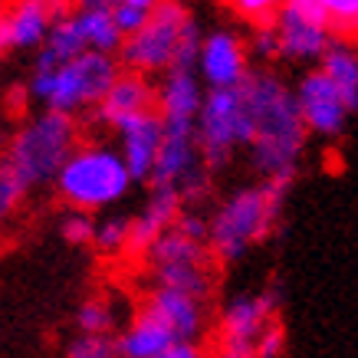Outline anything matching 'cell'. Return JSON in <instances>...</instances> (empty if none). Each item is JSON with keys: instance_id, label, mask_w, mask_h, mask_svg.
<instances>
[{"instance_id": "cell-1", "label": "cell", "mask_w": 358, "mask_h": 358, "mask_svg": "<svg viewBox=\"0 0 358 358\" xmlns=\"http://www.w3.org/2000/svg\"><path fill=\"white\" fill-rule=\"evenodd\" d=\"M240 92L250 122L247 158L257 181H293L309 141V129L296 102V86L280 73L257 66Z\"/></svg>"}, {"instance_id": "cell-2", "label": "cell", "mask_w": 358, "mask_h": 358, "mask_svg": "<svg viewBox=\"0 0 358 358\" xmlns=\"http://www.w3.org/2000/svg\"><path fill=\"white\" fill-rule=\"evenodd\" d=\"M79 125L59 112H36L13 129L0 158V214H17L36 187L56 185V178L79 148Z\"/></svg>"}, {"instance_id": "cell-3", "label": "cell", "mask_w": 358, "mask_h": 358, "mask_svg": "<svg viewBox=\"0 0 358 358\" xmlns=\"http://www.w3.org/2000/svg\"><path fill=\"white\" fill-rule=\"evenodd\" d=\"M293 181H253L230 191L207 214V247L217 263H237L280 224Z\"/></svg>"}, {"instance_id": "cell-4", "label": "cell", "mask_w": 358, "mask_h": 358, "mask_svg": "<svg viewBox=\"0 0 358 358\" xmlns=\"http://www.w3.org/2000/svg\"><path fill=\"white\" fill-rule=\"evenodd\" d=\"M201 40H204V33L185 0H162L152 20L138 33L125 36L119 50V63L129 73L162 79L171 69H185V66L194 69Z\"/></svg>"}, {"instance_id": "cell-5", "label": "cell", "mask_w": 358, "mask_h": 358, "mask_svg": "<svg viewBox=\"0 0 358 358\" xmlns=\"http://www.w3.org/2000/svg\"><path fill=\"white\" fill-rule=\"evenodd\" d=\"M131 185H135V178L115 145L79 141V148L69 155V162L63 164V171L56 178L53 191L69 210L99 214V210H109L119 201H125Z\"/></svg>"}, {"instance_id": "cell-6", "label": "cell", "mask_w": 358, "mask_h": 358, "mask_svg": "<svg viewBox=\"0 0 358 358\" xmlns=\"http://www.w3.org/2000/svg\"><path fill=\"white\" fill-rule=\"evenodd\" d=\"M119 76V56L83 53L79 59L59 66V69H30L23 86L30 92L33 106H40L43 112H59V115L76 119L83 112L92 115Z\"/></svg>"}, {"instance_id": "cell-7", "label": "cell", "mask_w": 358, "mask_h": 358, "mask_svg": "<svg viewBox=\"0 0 358 358\" xmlns=\"http://www.w3.org/2000/svg\"><path fill=\"white\" fill-rule=\"evenodd\" d=\"M210 247H207V214L185 210L181 220L145 253L152 286H171L210 299Z\"/></svg>"}, {"instance_id": "cell-8", "label": "cell", "mask_w": 358, "mask_h": 358, "mask_svg": "<svg viewBox=\"0 0 358 358\" xmlns=\"http://www.w3.org/2000/svg\"><path fill=\"white\" fill-rule=\"evenodd\" d=\"M276 286L230 296L217 319L210 358H257V342L276 322Z\"/></svg>"}, {"instance_id": "cell-9", "label": "cell", "mask_w": 358, "mask_h": 358, "mask_svg": "<svg viewBox=\"0 0 358 358\" xmlns=\"http://www.w3.org/2000/svg\"><path fill=\"white\" fill-rule=\"evenodd\" d=\"M250 145V122L243 92L224 89V92H207L201 115H197V148L204 158L207 171L214 174L234 162V155Z\"/></svg>"}, {"instance_id": "cell-10", "label": "cell", "mask_w": 358, "mask_h": 358, "mask_svg": "<svg viewBox=\"0 0 358 358\" xmlns=\"http://www.w3.org/2000/svg\"><path fill=\"white\" fill-rule=\"evenodd\" d=\"M276 40H280V63L293 66H319L329 46L338 36L326 17L322 0H286L273 20Z\"/></svg>"}, {"instance_id": "cell-11", "label": "cell", "mask_w": 358, "mask_h": 358, "mask_svg": "<svg viewBox=\"0 0 358 358\" xmlns=\"http://www.w3.org/2000/svg\"><path fill=\"white\" fill-rule=\"evenodd\" d=\"M197 76L207 92H224L240 89L253 73V56L250 43L230 27H214L204 33L201 50H197Z\"/></svg>"}, {"instance_id": "cell-12", "label": "cell", "mask_w": 358, "mask_h": 358, "mask_svg": "<svg viewBox=\"0 0 358 358\" xmlns=\"http://www.w3.org/2000/svg\"><path fill=\"white\" fill-rule=\"evenodd\" d=\"M296 86V102H299V112H303V122L309 135L315 138H338L348 125V115H352V106L345 102V96L336 89V83L319 69H306L303 76L293 83Z\"/></svg>"}, {"instance_id": "cell-13", "label": "cell", "mask_w": 358, "mask_h": 358, "mask_svg": "<svg viewBox=\"0 0 358 358\" xmlns=\"http://www.w3.org/2000/svg\"><path fill=\"white\" fill-rule=\"evenodd\" d=\"M63 10L53 0H3L0 7V50L7 56L40 53Z\"/></svg>"}, {"instance_id": "cell-14", "label": "cell", "mask_w": 358, "mask_h": 358, "mask_svg": "<svg viewBox=\"0 0 358 358\" xmlns=\"http://www.w3.org/2000/svg\"><path fill=\"white\" fill-rule=\"evenodd\" d=\"M210 299L185 289H171V286H152L148 296L141 299L138 309L155 315L178 342H197L207 329V309Z\"/></svg>"}, {"instance_id": "cell-15", "label": "cell", "mask_w": 358, "mask_h": 358, "mask_svg": "<svg viewBox=\"0 0 358 358\" xmlns=\"http://www.w3.org/2000/svg\"><path fill=\"white\" fill-rule=\"evenodd\" d=\"M115 148L122 152L125 164H129L135 185H152V174L158 168V155H162L164 145V119L155 112H145V115H135L125 125L115 129Z\"/></svg>"}, {"instance_id": "cell-16", "label": "cell", "mask_w": 358, "mask_h": 358, "mask_svg": "<svg viewBox=\"0 0 358 358\" xmlns=\"http://www.w3.org/2000/svg\"><path fill=\"white\" fill-rule=\"evenodd\" d=\"M155 109H158V83L148 76L122 69V76L112 83L106 99L96 106L92 119H96L99 129H109L115 135L119 125H125L135 115H145V112H155Z\"/></svg>"}, {"instance_id": "cell-17", "label": "cell", "mask_w": 358, "mask_h": 358, "mask_svg": "<svg viewBox=\"0 0 358 358\" xmlns=\"http://www.w3.org/2000/svg\"><path fill=\"white\" fill-rule=\"evenodd\" d=\"M185 214V201L178 191L168 187H148V201L141 204V210L131 217V243H129V257H141L168 234V230L181 220Z\"/></svg>"}, {"instance_id": "cell-18", "label": "cell", "mask_w": 358, "mask_h": 358, "mask_svg": "<svg viewBox=\"0 0 358 358\" xmlns=\"http://www.w3.org/2000/svg\"><path fill=\"white\" fill-rule=\"evenodd\" d=\"M158 83V115L164 122H197L201 106L207 99V89L197 76V69H171Z\"/></svg>"}, {"instance_id": "cell-19", "label": "cell", "mask_w": 358, "mask_h": 358, "mask_svg": "<svg viewBox=\"0 0 358 358\" xmlns=\"http://www.w3.org/2000/svg\"><path fill=\"white\" fill-rule=\"evenodd\" d=\"M115 345H119V358H158L168 348L185 345V342H178L155 315L138 309V313L131 315L129 326L115 336Z\"/></svg>"}, {"instance_id": "cell-20", "label": "cell", "mask_w": 358, "mask_h": 358, "mask_svg": "<svg viewBox=\"0 0 358 358\" xmlns=\"http://www.w3.org/2000/svg\"><path fill=\"white\" fill-rule=\"evenodd\" d=\"M83 53H89L86 40H83V30H79V20L73 10H66L59 20H56L50 40L40 46V53L33 56L30 69H59V66L73 63Z\"/></svg>"}, {"instance_id": "cell-21", "label": "cell", "mask_w": 358, "mask_h": 358, "mask_svg": "<svg viewBox=\"0 0 358 358\" xmlns=\"http://www.w3.org/2000/svg\"><path fill=\"white\" fill-rule=\"evenodd\" d=\"M319 69L336 83V89L345 96V102L355 112L358 109V46L352 40H336L329 46V53L322 56Z\"/></svg>"}, {"instance_id": "cell-22", "label": "cell", "mask_w": 358, "mask_h": 358, "mask_svg": "<svg viewBox=\"0 0 358 358\" xmlns=\"http://www.w3.org/2000/svg\"><path fill=\"white\" fill-rule=\"evenodd\" d=\"M76 20L83 30L89 53H106V56H119L122 43H125V33L119 30V23L112 20L109 10H99V7H76Z\"/></svg>"}, {"instance_id": "cell-23", "label": "cell", "mask_w": 358, "mask_h": 358, "mask_svg": "<svg viewBox=\"0 0 358 358\" xmlns=\"http://www.w3.org/2000/svg\"><path fill=\"white\" fill-rule=\"evenodd\" d=\"M73 326L83 336H112L119 326V315H115V306L106 296H89L73 315Z\"/></svg>"}, {"instance_id": "cell-24", "label": "cell", "mask_w": 358, "mask_h": 358, "mask_svg": "<svg viewBox=\"0 0 358 358\" xmlns=\"http://www.w3.org/2000/svg\"><path fill=\"white\" fill-rule=\"evenodd\" d=\"M129 243H131V217L106 214V217L96 220L92 250H99L102 257H122V253H129Z\"/></svg>"}, {"instance_id": "cell-25", "label": "cell", "mask_w": 358, "mask_h": 358, "mask_svg": "<svg viewBox=\"0 0 358 358\" xmlns=\"http://www.w3.org/2000/svg\"><path fill=\"white\" fill-rule=\"evenodd\" d=\"M158 7H162V0H112L109 13L112 20L119 23V30L125 36H131V33H138L145 23L152 20Z\"/></svg>"}, {"instance_id": "cell-26", "label": "cell", "mask_w": 358, "mask_h": 358, "mask_svg": "<svg viewBox=\"0 0 358 358\" xmlns=\"http://www.w3.org/2000/svg\"><path fill=\"white\" fill-rule=\"evenodd\" d=\"M63 358H119V345L115 336H76L66 342Z\"/></svg>"}, {"instance_id": "cell-27", "label": "cell", "mask_w": 358, "mask_h": 358, "mask_svg": "<svg viewBox=\"0 0 358 358\" xmlns=\"http://www.w3.org/2000/svg\"><path fill=\"white\" fill-rule=\"evenodd\" d=\"M322 7L338 40L358 43V0H322Z\"/></svg>"}, {"instance_id": "cell-28", "label": "cell", "mask_w": 358, "mask_h": 358, "mask_svg": "<svg viewBox=\"0 0 358 358\" xmlns=\"http://www.w3.org/2000/svg\"><path fill=\"white\" fill-rule=\"evenodd\" d=\"M250 56L253 63H260L263 69H270L273 63H280V40H276V30L273 23H263V27H250Z\"/></svg>"}, {"instance_id": "cell-29", "label": "cell", "mask_w": 358, "mask_h": 358, "mask_svg": "<svg viewBox=\"0 0 358 358\" xmlns=\"http://www.w3.org/2000/svg\"><path fill=\"white\" fill-rule=\"evenodd\" d=\"M59 237L69 247H92V240H96V217L83 214V210H66V217L59 220Z\"/></svg>"}, {"instance_id": "cell-30", "label": "cell", "mask_w": 358, "mask_h": 358, "mask_svg": "<svg viewBox=\"0 0 358 358\" xmlns=\"http://www.w3.org/2000/svg\"><path fill=\"white\" fill-rule=\"evenodd\" d=\"M227 3L240 20H247L250 27H263V23L276 20V13L286 0H227Z\"/></svg>"}, {"instance_id": "cell-31", "label": "cell", "mask_w": 358, "mask_h": 358, "mask_svg": "<svg viewBox=\"0 0 358 358\" xmlns=\"http://www.w3.org/2000/svg\"><path fill=\"white\" fill-rule=\"evenodd\" d=\"M282 348H286V332L280 322H273L257 342V358H282Z\"/></svg>"}, {"instance_id": "cell-32", "label": "cell", "mask_w": 358, "mask_h": 358, "mask_svg": "<svg viewBox=\"0 0 358 358\" xmlns=\"http://www.w3.org/2000/svg\"><path fill=\"white\" fill-rule=\"evenodd\" d=\"M158 358H210V355H207L197 342H185V345L168 348V352H164V355H158Z\"/></svg>"}, {"instance_id": "cell-33", "label": "cell", "mask_w": 358, "mask_h": 358, "mask_svg": "<svg viewBox=\"0 0 358 358\" xmlns=\"http://www.w3.org/2000/svg\"><path fill=\"white\" fill-rule=\"evenodd\" d=\"M53 3H56V7H59V10H76V7H79V3H83V0H53Z\"/></svg>"}, {"instance_id": "cell-34", "label": "cell", "mask_w": 358, "mask_h": 358, "mask_svg": "<svg viewBox=\"0 0 358 358\" xmlns=\"http://www.w3.org/2000/svg\"><path fill=\"white\" fill-rule=\"evenodd\" d=\"M109 3L112 0H83L79 7H99V10H109Z\"/></svg>"}]
</instances>
